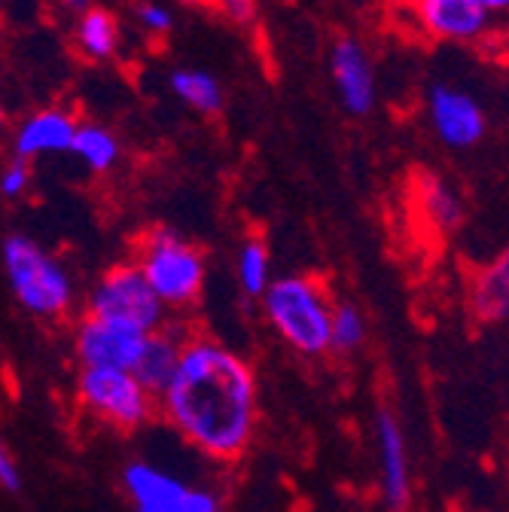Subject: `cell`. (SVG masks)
<instances>
[{"instance_id":"cell-1","label":"cell","mask_w":509,"mask_h":512,"mask_svg":"<svg viewBox=\"0 0 509 512\" xmlns=\"http://www.w3.org/2000/svg\"><path fill=\"white\" fill-rule=\"evenodd\" d=\"M159 406L168 424L205 458L238 461L260 424L257 372L232 348L208 336H189Z\"/></svg>"},{"instance_id":"cell-2","label":"cell","mask_w":509,"mask_h":512,"mask_svg":"<svg viewBox=\"0 0 509 512\" xmlns=\"http://www.w3.org/2000/svg\"><path fill=\"white\" fill-rule=\"evenodd\" d=\"M333 308L324 284L311 275L275 278L263 296V314L278 339L305 360L333 354Z\"/></svg>"},{"instance_id":"cell-3","label":"cell","mask_w":509,"mask_h":512,"mask_svg":"<svg viewBox=\"0 0 509 512\" xmlns=\"http://www.w3.org/2000/svg\"><path fill=\"white\" fill-rule=\"evenodd\" d=\"M135 263L165 305L183 308L202 296L208 278L205 253L168 226H156L144 235Z\"/></svg>"},{"instance_id":"cell-4","label":"cell","mask_w":509,"mask_h":512,"mask_svg":"<svg viewBox=\"0 0 509 512\" xmlns=\"http://www.w3.org/2000/svg\"><path fill=\"white\" fill-rule=\"evenodd\" d=\"M4 266L16 299L40 317H61L71 308L74 284L68 272L28 235H10L4 244Z\"/></svg>"},{"instance_id":"cell-5","label":"cell","mask_w":509,"mask_h":512,"mask_svg":"<svg viewBox=\"0 0 509 512\" xmlns=\"http://www.w3.org/2000/svg\"><path fill=\"white\" fill-rule=\"evenodd\" d=\"M165 302L153 293L150 281L138 263H119L95 284L89 296V314L101 320H116L144 333H159L165 324Z\"/></svg>"},{"instance_id":"cell-6","label":"cell","mask_w":509,"mask_h":512,"mask_svg":"<svg viewBox=\"0 0 509 512\" xmlns=\"http://www.w3.org/2000/svg\"><path fill=\"white\" fill-rule=\"evenodd\" d=\"M77 394L98 421L116 430L144 427L156 409V397L138 381V375L122 369H83Z\"/></svg>"},{"instance_id":"cell-7","label":"cell","mask_w":509,"mask_h":512,"mask_svg":"<svg viewBox=\"0 0 509 512\" xmlns=\"http://www.w3.org/2000/svg\"><path fill=\"white\" fill-rule=\"evenodd\" d=\"M122 485L135 512H223V500L214 491L189 485L147 461L125 467Z\"/></svg>"},{"instance_id":"cell-8","label":"cell","mask_w":509,"mask_h":512,"mask_svg":"<svg viewBox=\"0 0 509 512\" xmlns=\"http://www.w3.org/2000/svg\"><path fill=\"white\" fill-rule=\"evenodd\" d=\"M424 113L430 132L449 150H473L488 132L482 104L455 83H430L424 95Z\"/></svg>"},{"instance_id":"cell-9","label":"cell","mask_w":509,"mask_h":512,"mask_svg":"<svg viewBox=\"0 0 509 512\" xmlns=\"http://www.w3.org/2000/svg\"><path fill=\"white\" fill-rule=\"evenodd\" d=\"M327 68L339 107L354 119L369 116L378 104V80L366 43L354 34H339L330 43Z\"/></svg>"},{"instance_id":"cell-10","label":"cell","mask_w":509,"mask_h":512,"mask_svg":"<svg viewBox=\"0 0 509 512\" xmlns=\"http://www.w3.org/2000/svg\"><path fill=\"white\" fill-rule=\"evenodd\" d=\"M409 10L415 28L436 43H482L497 22L476 0H409Z\"/></svg>"},{"instance_id":"cell-11","label":"cell","mask_w":509,"mask_h":512,"mask_svg":"<svg viewBox=\"0 0 509 512\" xmlns=\"http://www.w3.org/2000/svg\"><path fill=\"white\" fill-rule=\"evenodd\" d=\"M153 333H144L116 320L86 317L77 330V357L83 369H122L135 372Z\"/></svg>"},{"instance_id":"cell-12","label":"cell","mask_w":509,"mask_h":512,"mask_svg":"<svg viewBox=\"0 0 509 512\" xmlns=\"http://www.w3.org/2000/svg\"><path fill=\"white\" fill-rule=\"evenodd\" d=\"M375 452H378L381 497H385L388 509L403 512L412 497V476H409L406 436L391 409H378L375 415Z\"/></svg>"},{"instance_id":"cell-13","label":"cell","mask_w":509,"mask_h":512,"mask_svg":"<svg viewBox=\"0 0 509 512\" xmlns=\"http://www.w3.org/2000/svg\"><path fill=\"white\" fill-rule=\"evenodd\" d=\"M77 132H80V125L68 110L46 107L40 113H31L19 125L13 147H16L19 159H31V156H43V153H71Z\"/></svg>"},{"instance_id":"cell-14","label":"cell","mask_w":509,"mask_h":512,"mask_svg":"<svg viewBox=\"0 0 509 512\" xmlns=\"http://www.w3.org/2000/svg\"><path fill=\"white\" fill-rule=\"evenodd\" d=\"M470 308L476 320L494 327L509 317V247L485 263L470 284Z\"/></svg>"},{"instance_id":"cell-15","label":"cell","mask_w":509,"mask_h":512,"mask_svg":"<svg viewBox=\"0 0 509 512\" xmlns=\"http://www.w3.org/2000/svg\"><path fill=\"white\" fill-rule=\"evenodd\" d=\"M415 199H418L424 220L436 232H452L461 226L464 205H461L458 189L445 177H439L433 171H418L415 174Z\"/></svg>"},{"instance_id":"cell-16","label":"cell","mask_w":509,"mask_h":512,"mask_svg":"<svg viewBox=\"0 0 509 512\" xmlns=\"http://www.w3.org/2000/svg\"><path fill=\"white\" fill-rule=\"evenodd\" d=\"M183 345L186 339H180L177 333L171 330H159L150 336L147 348H144V357L141 363L135 366V375L138 381L144 384V388L159 400L168 388H171V381L177 375V366H180V354H183Z\"/></svg>"},{"instance_id":"cell-17","label":"cell","mask_w":509,"mask_h":512,"mask_svg":"<svg viewBox=\"0 0 509 512\" xmlns=\"http://www.w3.org/2000/svg\"><path fill=\"white\" fill-rule=\"evenodd\" d=\"M174 98L180 104H186L189 110H196L202 116H220L223 107H226V92L220 86L217 77H211L208 71H199V68H180L171 74L168 80Z\"/></svg>"},{"instance_id":"cell-18","label":"cell","mask_w":509,"mask_h":512,"mask_svg":"<svg viewBox=\"0 0 509 512\" xmlns=\"http://www.w3.org/2000/svg\"><path fill=\"white\" fill-rule=\"evenodd\" d=\"M77 49L86 61H110L119 52V22L101 7H89L77 19Z\"/></svg>"},{"instance_id":"cell-19","label":"cell","mask_w":509,"mask_h":512,"mask_svg":"<svg viewBox=\"0 0 509 512\" xmlns=\"http://www.w3.org/2000/svg\"><path fill=\"white\" fill-rule=\"evenodd\" d=\"M235 278L244 296L263 299L272 287V253L263 238H244L235 256Z\"/></svg>"},{"instance_id":"cell-20","label":"cell","mask_w":509,"mask_h":512,"mask_svg":"<svg viewBox=\"0 0 509 512\" xmlns=\"http://www.w3.org/2000/svg\"><path fill=\"white\" fill-rule=\"evenodd\" d=\"M71 153L92 171H110L119 162L122 147H119L116 135L107 132L104 125H80Z\"/></svg>"},{"instance_id":"cell-21","label":"cell","mask_w":509,"mask_h":512,"mask_svg":"<svg viewBox=\"0 0 509 512\" xmlns=\"http://www.w3.org/2000/svg\"><path fill=\"white\" fill-rule=\"evenodd\" d=\"M366 342V317L351 302H336L333 308V354H354Z\"/></svg>"},{"instance_id":"cell-22","label":"cell","mask_w":509,"mask_h":512,"mask_svg":"<svg viewBox=\"0 0 509 512\" xmlns=\"http://www.w3.org/2000/svg\"><path fill=\"white\" fill-rule=\"evenodd\" d=\"M135 19H138V25H141L147 34H153V37H165V34H171V28H174L171 10L162 7V4H156V0H144V4H138V7H135Z\"/></svg>"},{"instance_id":"cell-23","label":"cell","mask_w":509,"mask_h":512,"mask_svg":"<svg viewBox=\"0 0 509 512\" xmlns=\"http://www.w3.org/2000/svg\"><path fill=\"white\" fill-rule=\"evenodd\" d=\"M211 7H214L223 19H229L232 25H241V28H247V25L257 22V13H260L257 0H211Z\"/></svg>"},{"instance_id":"cell-24","label":"cell","mask_w":509,"mask_h":512,"mask_svg":"<svg viewBox=\"0 0 509 512\" xmlns=\"http://www.w3.org/2000/svg\"><path fill=\"white\" fill-rule=\"evenodd\" d=\"M28 183H31V168H28L25 159L10 162L7 171L0 174V192H4V196H10V199L22 196V192L28 189Z\"/></svg>"},{"instance_id":"cell-25","label":"cell","mask_w":509,"mask_h":512,"mask_svg":"<svg viewBox=\"0 0 509 512\" xmlns=\"http://www.w3.org/2000/svg\"><path fill=\"white\" fill-rule=\"evenodd\" d=\"M0 485H4L7 491H19L22 488V473L13 461V455L7 452L4 439H0Z\"/></svg>"},{"instance_id":"cell-26","label":"cell","mask_w":509,"mask_h":512,"mask_svg":"<svg viewBox=\"0 0 509 512\" xmlns=\"http://www.w3.org/2000/svg\"><path fill=\"white\" fill-rule=\"evenodd\" d=\"M476 4H482L494 19H506L509 16V0H476Z\"/></svg>"},{"instance_id":"cell-27","label":"cell","mask_w":509,"mask_h":512,"mask_svg":"<svg viewBox=\"0 0 509 512\" xmlns=\"http://www.w3.org/2000/svg\"><path fill=\"white\" fill-rule=\"evenodd\" d=\"M58 4L65 10H71V13H86L92 7V0H58Z\"/></svg>"},{"instance_id":"cell-28","label":"cell","mask_w":509,"mask_h":512,"mask_svg":"<svg viewBox=\"0 0 509 512\" xmlns=\"http://www.w3.org/2000/svg\"><path fill=\"white\" fill-rule=\"evenodd\" d=\"M183 7H211V0H177Z\"/></svg>"},{"instance_id":"cell-29","label":"cell","mask_w":509,"mask_h":512,"mask_svg":"<svg viewBox=\"0 0 509 512\" xmlns=\"http://www.w3.org/2000/svg\"><path fill=\"white\" fill-rule=\"evenodd\" d=\"M4 122H7V116H4V107H0V132H4Z\"/></svg>"}]
</instances>
